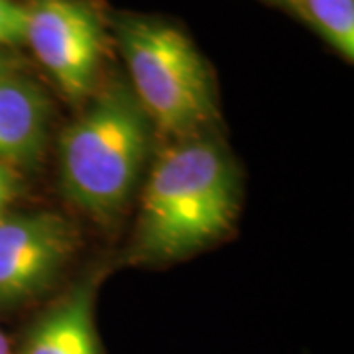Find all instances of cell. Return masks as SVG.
Returning <instances> with one entry per match:
<instances>
[{
	"label": "cell",
	"instance_id": "9c48e42d",
	"mask_svg": "<svg viewBox=\"0 0 354 354\" xmlns=\"http://www.w3.org/2000/svg\"><path fill=\"white\" fill-rule=\"evenodd\" d=\"M26 4L18 0H0V48L24 44Z\"/></svg>",
	"mask_w": 354,
	"mask_h": 354
},
{
	"label": "cell",
	"instance_id": "8fae6325",
	"mask_svg": "<svg viewBox=\"0 0 354 354\" xmlns=\"http://www.w3.org/2000/svg\"><path fill=\"white\" fill-rule=\"evenodd\" d=\"M20 71V59L10 48H0V79Z\"/></svg>",
	"mask_w": 354,
	"mask_h": 354
},
{
	"label": "cell",
	"instance_id": "7a4b0ae2",
	"mask_svg": "<svg viewBox=\"0 0 354 354\" xmlns=\"http://www.w3.org/2000/svg\"><path fill=\"white\" fill-rule=\"evenodd\" d=\"M152 134L153 124L130 91L102 93L59 140L65 197L101 223L114 221L138 185Z\"/></svg>",
	"mask_w": 354,
	"mask_h": 354
},
{
	"label": "cell",
	"instance_id": "52a82bcc",
	"mask_svg": "<svg viewBox=\"0 0 354 354\" xmlns=\"http://www.w3.org/2000/svg\"><path fill=\"white\" fill-rule=\"evenodd\" d=\"M97 279L77 283L26 330L20 354H102L95 323Z\"/></svg>",
	"mask_w": 354,
	"mask_h": 354
},
{
	"label": "cell",
	"instance_id": "5b68a950",
	"mask_svg": "<svg viewBox=\"0 0 354 354\" xmlns=\"http://www.w3.org/2000/svg\"><path fill=\"white\" fill-rule=\"evenodd\" d=\"M75 230L55 213L0 216V307L39 295L75 250Z\"/></svg>",
	"mask_w": 354,
	"mask_h": 354
},
{
	"label": "cell",
	"instance_id": "ba28073f",
	"mask_svg": "<svg viewBox=\"0 0 354 354\" xmlns=\"http://www.w3.org/2000/svg\"><path fill=\"white\" fill-rule=\"evenodd\" d=\"M290 4L315 28L346 62L354 59V0H290Z\"/></svg>",
	"mask_w": 354,
	"mask_h": 354
},
{
	"label": "cell",
	"instance_id": "30bf717a",
	"mask_svg": "<svg viewBox=\"0 0 354 354\" xmlns=\"http://www.w3.org/2000/svg\"><path fill=\"white\" fill-rule=\"evenodd\" d=\"M18 191H20V183L14 167L0 164V216L8 213L10 203L18 197Z\"/></svg>",
	"mask_w": 354,
	"mask_h": 354
},
{
	"label": "cell",
	"instance_id": "3957f363",
	"mask_svg": "<svg viewBox=\"0 0 354 354\" xmlns=\"http://www.w3.org/2000/svg\"><path fill=\"white\" fill-rule=\"evenodd\" d=\"M116 39L132 95L153 128L181 140L215 122L218 111L209 69L179 28L158 18L124 16L116 24Z\"/></svg>",
	"mask_w": 354,
	"mask_h": 354
},
{
	"label": "cell",
	"instance_id": "6da1fadb",
	"mask_svg": "<svg viewBox=\"0 0 354 354\" xmlns=\"http://www.w3.org/2000/svg\"><path fill=\"white\" fill-rule=\"evenodd\" d=\"M239 211V174L218 142L181 138L156 160L140 203L134 254L176 260L227 232Z\"/></svg>",
	"mask_w": 354,
	"mask_h": 354
},
{
	"label": "cell",
	"instance_id": "7c38bea8",
	"mask_svg": "<svg viewBox=\"0 0 354 354\" xmlns=\"http://www.w3.org/2000/svg\"><path fill=\"white\" fill-rule=\"evenodd\" d=\"M0 354H12V346L2 330H0Z\"/></svg>",
	"mask_w": 354,
	"mask_h": 354
},
{
	"label": "cell",
	"instance_id": "4fadbf2b",
	"mask_svg": "<svg viewBox=\"0 0 354 354\" xmlns=\"http://www.w3.org/2000/svg\"><path fill=\"white\" fill-rule=\"evenodd\" d=\"M283 2H288V4H290V0H283Z\"/></svg>",
	"mask_w": 354,
	"mask_h": 354
},
{
	"label": "cell",
	"instance_id": "277c9868",
	"mask_svg": "<svg viewBox=\"0 0 354 354\" xmlns=\"http://www.w3.org/2000/svg\"><path fill=\"white\" fill-rule=\"evenodd\" d=\"M41 67L71 101L93 91L104 55V26L87 0L26 4V36Z\"/></svg>",
	"mask_w": 354,
	"mask_h": 354
},
{
	"label": "cell",
	"instance_id": "8992f818",
	"mask_svg": "<svg viewBox=\"0 0 354 354\" xmlns=\"http://www.w3.org/2000/svg\"><path fill=\"white\" fill-rule=\"evenodd\" d=\"M51 104L44 88L20 71L0 79V164L32 165L44 152Z\"/></svg>",
	"mask_w": 354,
	"mask_h": 354
}]
</instances>
